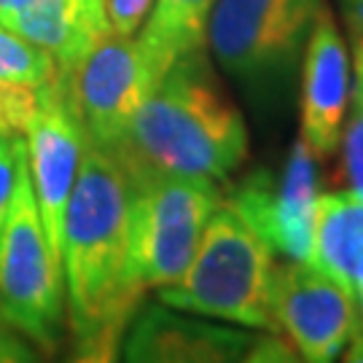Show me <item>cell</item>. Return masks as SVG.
<instances>
[{"mask_svg":"<svg viewBox=\"0 0 363 363\" xmlns=\"http://www.w3.org/2000/svg\"><path fill=\"white\" fill-rule=\"evenodd\" d=\"M245 361L250 363H291L298 361V350L280 331H259L247 345Z\"/></svg>","mask_w":363,"mask_h":363,"instance_id":"obj_20","label":"cell"},{"mask_svg":"<svg viewBox=\"0 0 363 363\" xmlns=\"http://www.w3.org/2000/svg\"><path fill=\"white\" fill-rule=\"evenodd\" d=\"M0 315L33 345L54 350L65 325V280L54 259L22 154L0 234Z\"/></svg>","mask_w":363,"mask_h":363,"instance_id":"obj_5","label":"cell"},{"mask_svg":"<svg viewBox=\"0 0 363 363\" xmlns=\"http://www.w3.org/2000/svg\"><path fill=\"white\" fill-rule=\"evenodd\" d=\"M350 57L328 9H320L301 57V138L315 159L339 151L350 105Z\"/></svg>","mask_w":363,"mask_h":363,"instance_id":"obj_11","label":"cell"},{"mask_svg":"<svg viewBox=\"0 0 363 363\" xmlns=\"http://www.w3.org/2000/svg\"><path fill=\"white\" fill-rule=\"evenodd\" d=\"M315 156L304 138L291 145L280 178L267 169L250 172L220 202L245 220L272 253L294 261H312V232L320 181Z\"/></svg>","mask_w":363,"mask_h":363,"instance_id":"obj_8","label":"cell"},{"mask_svg":"<svg viewBox=\"0 0 363 363\" xmlns=\"http://www.w3.org/2000/svg\"><path fill=\"white\" fill-rule=\"evenodd\" d=\"M269 301L277 331L310 363H328L347 347L355 328V298L312 261H294L272 269Z\"/></svg>","mask_w":363,"mask_h":363,"instance_id":"obj_10","label":"cell"},{"mask_svg":"<svg viewBox=\"0 0 363 363\" xmlns=\"http://www.w3.org/2000/svg\"><path fill=\"white\" fill-rule=\"evenodd\" d=\"M35 361V350L3 315H0V363Z\"/></svg>","mask_w":363,"mask_h":363,"instance_id":"obj_21","label":"cell"},{"mask_svg":"<svg viewBox=\"0 0 363 363\" xmlns=\"http://www.w3.org/2000/svg\"><path fill=\"white\" fill-rule=\"evenodd\" d=\"M22 154H25V140L22 138H0V234H3V226L9 218Z\"/></svg>","mask_w":363,"mask_h":363,"instance_id":"obj_19","label":"cell"},{"mask_svg":"<svg viewBox=\"0 0 363 363\" xmlns=\"http://www.w3.org/2000/svg\"><path fill=\"white\" fill-rule=\"evenodd\" d=\"M250 339V331L196 320L167 304H151L132 318L121 352L127 361L148 363H229L245 361Z\"/></svg>","mask_w":363,"mask_h":363,"instance_id":"obj_12","label":"cell"},{"mask_svg":"<svg viewBox=\"0 0 363 363\" xmlns=\"http://www.w3.org/2000/svg\"><path fill=\"white\" fill-rule=\"evenodd\" d=\"M216 0H154L138 43L156 84L183 54L208 46V25Z\"/></svg>","mask_w":363,"mask_h":363,"instance_id":"obj_15","label":"cell"},{"mask_svg":"<svg viewBox=\"0 0 363 363\" xmlns=\"http://www.w3.org/2000/svg\"><path fill=\"white\" fill-rule=\"evenodd\" d=\"M339 148H342L339 175L347 186V191L363 199V97L355 89L350 94Z\"/></svg>","mask_w":363,"mask_h":363,"instance_id":"obj_17","label":"cell"},{"mask_svg":"<svg viewBox=\"0 0 363 363\" xmlns=\"http://www.w3.org/2000/svg\"><path fill=\"white\" fill-rule=\"evenodd\" d=\"M0 25L52 54L65 76L111 33L103 0H0Z\"/></svg>","mask_w":363,"mask_h":363,"instance_id":"obj_13","label":"cell"},{"mask_svg":"<svg viewBox=\"0 0 363 363\" xmlns=\"http://www.w3.org/2000/svg\"><path fill=\"white\" fill-rule=\"evenodd\" d=\"M151 6H154V0H103L108 30L113 35H124V38L138 35Z\"/></svg>","mask_w":363,"mask_h":363,"instance_id":"obj_18","label":"cell"},{"mask_svg":"<svg viewBox=\"0 0 363 363\" xmlns=\"http://www.w3.org/2000/svg\"><path fill=\"white\" fill-rule=\"evenodd\" d=\"M352 298H355V315H358V323L363 325V286H358L352 291Z\"/></svg>","mask_w":363,"mask_h":363,"instance_id":"obj_24","label":"cell"},{"mask_svg":"<svg viewBox=\"0 0 363 363\" xmlns=\"http://www.w3.org/2000/svg\"><path fill=\"white\" fill-rule=\"evenodd\" d=\"M342 13L352 38H363V0H342Z\"/></svg>","mask_w":363,"mask_h":363,"instance_id":"obj_22","label":"cell"},{"mask_svg":"<svg viewBox=\"0 0 363 363\" xmlns=\"http://www.w3.org/2000/svg\"><path fill=\"white\" fill-rule=\"evenodd\" d=\"M312 264L331 274L345 291L363 286V199L352 191L318 196Z\"/></svg>","mask_w":363,"mask_h":363,"instance_id":"obj_14","label":"cell"},{"mask_svg":"<svg viewBox=\"0 0 363 363\" xmlns=\"http://www.w3.org/2000/svg\"><path fill=\"white\" fill-rule=\"evenodd\" d=\"M355 40V54H352V73H355V84L352 89L363 97V38H352Z\"/></svg>","mask_w":363,"mask_h":363,"instance_id":"obj_23","label":"cell"},{"mask_svg":"<svg viewBox=\"0 0 363 363\" xmlns=\"http://www.w3.org/2000/svg\"><path fill=\"white\" fill-rule=\"evenodd\" d=\"M247 124L205 49L183 54L108 151L130 183L154 175L226 181L247 159Z\"/></svg>","mask_w":363,"mask_h":363,"instance_id":"obj_2","label":"cell"},{"mask_svg":"<svg viewBox=\"0 0 363 363\" xmlns=\"http://www.w3.org/2000/svg\"><path fill=\"white\" fill-rule=\"evenodd\" d=\"M132 186L113 156L86 143L62 229L65 315L78 361H113L145 288L132 269Z\"/></svg>","mask_w":363,"mask_h":363,"instance_id":"obj_1","label":"cell"},{"mask_svg":"<svg viewBox=\"0 0 363 363\" xmlns=\"http://www.w3.org/2000/svg\"><path fill=\"white\" fill-rule=\"evenodd\" d=\"M130 186L132 269L145 291H159L178 283L194 259L210 216L220 205L218 186L178 175H154Z\"/></svg>","mask_w":363,"mask_h":363,"instance_id":"obj_6","label":"cell"},{"mask_svg":"<svg viewBox=\"0 0 363 363\" xmlns=\"http://www.w3.org/2000/svg\"><path fill=\"white\" fill-rule=\"evenodd\" d=\"M22 135H25L22 140H25L27 172L33 181L43 232L49 237L54 259L62 264V229H65L67 202L89 143L70 97L65 73L52 84L40 86L38 105Z\"/></svg>","mask_w":363,"mask_h":363,"instance_id":"obj_7","label":"cell"},{"mask_svg":"<svg viewBox=\"0 0 363 363\" xmlns=\"http://www.w3.org/2000/svg\"><path fill=\"white\" fill-rule=\"evenodd\" d=\"M272 247L220 202L178 283L159 288V301L189 315L253 331H277L269 301Z\"/></svg>","mask_w":363,"mask_h":363,"instance_id":"obj_4","label":"cell"},{"mask_svg":"<svg viewBox=\"0 0 363 363\" xmlns=\"http://www.w3.org/2000/svg\"><path fill=\"white\" fill-rule=\"evenodd\" d=\"M62 76L49 52L0 25V81L40 89Z\"/></svg>","mask_w":363,"mask_h":363,"instance_id":"obj_16","label":"cell"},{"mask_svg":"<svg viewBox=\"0 0 363 363\" xmlns=\"http://www.w3.org/2000/svg\"><path fill=\"white\" fill-rule=\"evenodd\" d=\"M323 0H216L208 46L261 113H280Z\"/></svg>","mask_w":363,"mask_h":363,"instance_id":"obj_3","label":"cell"},{"mask_svg":"<svg viewBox=\"0 0 363 363\" xmlns=\"http://www.w3.org/2000/svg\"><path fill=\"white\" fill-rule=\"evenodd\" d=\"M67 84L89 143L111 151L156 86V78L138 35L124 38L105 33L67 73Z\"/></svg>","mask_w":363,"mask_h":363,"instance_id":"obj_9","label":"cell"}]
</instances>
